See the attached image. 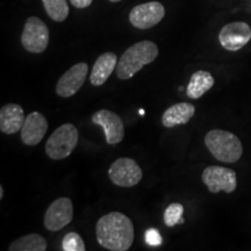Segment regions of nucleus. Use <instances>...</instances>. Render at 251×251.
Here are the masks:
<instances>
[{
	"label": "nucleus",
	"mask_w": 251,
	"mask_h": 251,
	"mask_svg": "<svg viewBox=\"0 0 251 251\" xmlns=\"http://www.w3.org/2000/svg\"><path fill=\"white\" fill-rule=\"evenodd\" d=\"M109 1H111V2H119V1H121V0H109Z\"/></svg>",
	"instance_id": "nucleus-26"
},
{
	"label": "nucleus",
	"mask_w": 251,
	"mask_h": 251,
	"mask_svg": "<svg viewBox=\"0 0 251 251\" xmlns=\"http://www.w3.org/2000/svg\"><path fill=\"white\" fill-rule=\"evenodd\" d=\"M93 0H70V2L76 8H86L92 4Z\"/></svg>",
	"instance_id": "nucleus-23"
},
{
	"label": "nucleus",
	"mask_w": 251,
	"mask_h": 251,
	"mask_svg": "<svg viewBox=\"0 0 251 251\" xmlns=\"http://www.w3.org/2000/svg\"><path fill=\"white\" fill-rule=\"evenodd\" d=\"M214 78L208 71L199 70L191 76L186 89V94L191 99H199L214 85Z\"/></svg>",
	"instance_id": "nucleus-17"
},
{
	"label": "nucleus",
	"mask_w": 251,
	"mask_h": 251,
	"mask_svg": "<svg viewBox=\"0 0 251 251\" xmlns=\"http://www.w3.org/2000/svg\"><path fill=\"white\" fill-rule=\"evenodd\" d=\"M118 58L114 52H105L100 55L94 63L90 75V81L93 86H101L113 74L118 65Z\"/></svg>",
	"instance_id": "nucleus-15"
},
{
	"label": "nucleus",
	"mask_w": 251,
	"mask_h": 251,
	"mask_svg": "<svg viewBox=\"0 0 251 251\" xmlns=\"http://www.w3.org/2000/svg\"><path fill=\"white\" fill-rule=\"evenodd\" d=\"M92 122L105 131V139L108 144L120 143L125 137L124 121L118 114L108 109H100L92 115Z\"/></svg>",
	"instance_id": "nucleus-12"
},
{
	"label": "nucleus",
	"mask_w": 251,
	"mask_h": 251,
	"mask_svg": "<svg viewBox=\"0 0 251 251\" xmlns=\"http://www.w3.org/2000/svg\"><path fill=\"white\" fill-rule=\"evenodd\" d=\"M48 130V121L46 117L39 112L30 113L26 117L21 129V141L26 146H37L43 140Z\"/></svg>",
	"instance_id": "nucleus-13"
},
{
	"label": "nucleus",
	"mask_w": 251,
	"mask_h": 251,
	"mask_svg": "<svg viewBox=\"0 0 251 251\" xmlns=\"http://www.w3.org/2000/svg\"><path fill=\"white\" fill-rule=\"evenodd\" d=\"M205 144L214 158L222 163H236L242 157L243 147L230 131L213 129L206 134Z\"/></svg>",
	"instance_id": "nucleus-3"
},
{
	"label": "nucleus",
	"mask_w": 251,
	"mask_h": 251,
	"mask_svg": "<svg viewBox=\"0 0 251 251\" xmlns=\"http://www.w3.org/2000/svg\"><path fill=\"white\" fill-rule=\"evenodd\" d=\"M109 179L120 187H133L142 179L143 174L134 159L122 157L111 165L108 170Z\"/></svg>",
	"instance_id": "nucleus-7"
},
{
	"label": "nucleus",
	"mask_w": 251,
	"mask_h": 251,
	"mask_svg": "<svg viewBox=\"0 0 251 251\" xmlns=\"http://www.w3.org/2000/svg\"><path fill=\"white\" fill-rule=\"evenodd\" d=\"M74 218V206L69 198H58L48 207L45 214V226L48 230H61L70 225Z\"/></svg>",
	"instance_id": "nucleus-10"
},
{
	"label": "nucleus",
	"mask_w": 251,
	"mask_h": 251,
	"mask_svg": "<svg viewBox=\"0 0 251 251\" xmlns=\"http://www.w3.org/2000/svg\"><path fill=\"white\" fill-rule=\"evenodd\" d=\"M4 198V187L0 186V199H2Z\"/></svg>",
	"instance_id": "nucleus-24"
},
{
	"label": "nucleus",
	"mask_w": 251,
	"mask_h": 251,
	"mask_svg": "<svg viewBox=\"0 0 251 251\" xmlns=\"http://www.w3.org/2000/svg\"><path fill=\"white\" fill-rule=\"evenodd\" d=\"M144 240L149 247H159L163 243L162 236L159 231L155 228H150L144 234Z\"/></svg>",
	"instance_id": "nucleus-22"
},
{
	"label": "nucleus",
	"mask_w": 251,
	"mask_h": 251,
	"mask_svg": "<svg viewBox=\"0 0 251 251\" xmlns=\"http://www.w3.org/2000/svg\"><path fill=\"white\" fill-rule=\"evenodd\" d=\"M78 140H79V133L76 126L72 124L59 126L47 141V155L54 161L67 158L77 147Z\"/></svg>",
	"instance_id": "nucleus-4"
},
{
	"label": "nucleus",
	"mask_w": 251,
	"mask_h": 251,
	"mask_svg": "<svg viewBox=\"0 0 251 251\" xmlns=\"http://www.w3.org/2000/svg\"><path fill=\"white\" fill-rule=\"evenodd\" d=\"M98 243L111 251H127L134 242V225L120 212H111L97 222Z\"/></svg>",
	"instance_id": "nucleus-1"
},
{
	"label": "nucleus",
	"mask_w": 251,
	"mask_h": 251,
	"mask_svg": "<svg viewBox=\"0 0 251 251\" xmlns=\"http://www.w3.org/2000/svg\"><path fill=\"white\" fill-rule=\"evenodd\" d=\"M184 207L181 203L175 202L168 206V208L164 212V222L168 227H175L176 225L184 224L183 219Z\"/></svg>",
	"instance_id": "nucleus-20"
},
{
	"label": "nucleus",
	"mask_w": 251,
	"mask_h": 251,
	"mask_svg": "<svg viewBox=\"0 0 251 251\" xmlns=\"http://www.w3.org/2000/svg\"><path fill=\"white\" fill-rule=\"evenodd\" d=\"M62 249L64 251H85V243L79 234L68 233L62 241Z\"/></svg>",
	"instance_id": "nucleus-21"
},
{
	"label": "nucleus",
	"mask_w": 251,
	"mask_h": 251,
	"mask_svg": "<svg viewBox=\"0 0 251 251\" xmlns=\"http://www.w3.org/2000/svg\"><path fill=\"white\" fill-rule=\"evenodd\" d=\"M47 14L56 23H63L69 15L67 0H42Z\"/></svg>",
	"instance_id": "nucleus-19"
},
{
	"label": "nucleus",
	"mask_w": 251,
	"mask_h": 251,
	"mask_svg": "<svg viewBox=\"0 0 251 251\" xmlns=\"http://www.w3.org/2000/svg\"><path fill=\"white\" fill-rule=\"evenodd\" d=\"M201 179L211 193H233L237 187V176L233 169L211 165L202 172Z\"/></svg>",
	"instance_id": "nucleus-6"
},
{
	"label": "nucleus",
	"mask_w": 251,
	"mask_h": 251,
	"mask_svg": "<svg viewBox=\"0 0 251 251\" xmlns=\"http://www.w3.org/2000/svg\"><path fill=\"white\" fill-rule=\"evenodd\" d=\"M26 120L24 108L18 103H7L0 109V130L1 133L12 135L23 129Z\"/></svg>",
	"instance_id": "nucleus-14"
},
{
	"label": "nucleus",
	"mask_w": 251,
	"mask_h": 251,
	"mask_svg": "<svg viewBox=\"0 0 251 251\" xmlns=\"http://www.w3.org/2000/svg\"><path fill=\"white\" fill-rule=\"evenodd\" d=\"M196 113V107L192 103L179 102L169 107L163 113L162 124L166 128H172L176 126L185 125L192 119Z\"/></svg>",
	"instance_id": "nucleus-16"
},
{
	"label": "nucleus",
	"mask_w": 251,
	"mask_h": 251,
	"mask_svg": "<svg viewBox=\"0 0 251 251\" xmlns=\"http://www.w3.org/2000/svg\"><path fill=\"white\" fill-rule=\"evenodd\" d=\"M165 8L161 2L150 1L135 6L129 13V21L137 29H149L163 20Z\"/></svg>",
	"instance_id": "nucleus-8"
},
{
	"label": "nucleus",
	"mask_w": 251,
	"mask_h": 251,
	"mask_svg": "<svg viewBox=\"0 0 251 251\" xmlns=\"http://www.w3.org/2000/svg\"><path fill=\"white\" fill-rule=\"evenodd\" d=\"M46 240L39 234H28L11 243L9 251H45Z\"/></svg>",
	"instance_id": "nucleus-18"
},
{
	"label": "nucleus",
	"mask_w": 251,
	"mask_h": 251,
	"mask_svg": "<svg viewBox=\"0 0 251 251\" xmlns=\"http://www.w3.org/2000/svg\"><path fill=\"white\" fill-rule=\"evenodd\" d=\"M21 43L27 51L33 54L45 51L49 43V29L47 25L36 17L28 18L21 34Z\"/></svg>",
	"instance_id": "nucleus-5"
},
{
	"label": "nucleus",
	"mask_w": 251,
	"mask_h": 251,
	"mask_svg": "<svg viewBox=\"0 0 251 251\" xmlns=\"http://www.w3.org/2000/svg\"><path fill=\"white\" fill-rule=\"evenodd\" d=\"M89 72L86 63L81 62L75 64L59 78L56 85V93L61 98H70L75 96L85 83Z\"/></svg>",
	"instance_id": "nucleus-11"
},
{
	"label": "nucleus",
	"mask_w": 251,
	"mask_h": 251,
	"mask_svg": "<svg viewBox=\"0 0 251 251\" xmlns=\"http://www.w3.org/2000/svg\"><path fill=\"white\" fill-rule=\"evenodd\" d=\"M158 56V47L151 41H141L129 47L122 54L117 65L119 79L127 80L134 77L144 65L152 63Z\"/></svg>",
	"instance_id": "nucleus-2"
},
{
	"label": "nucleus",
	"mask_w": 251,
	"mask_h": 251,
	"mask_svg": "<svg viewBox=\"0 0 251 251\" xmlns=\"http://www.w3.org/2000/svg\"><path fill=\"white\" fill-rule=\"evenodd\" d=\"M251 40V28L247 23L235 21L222 28L219 33L221 46L228 51H237Z\"/></svg>",
	"instance_id": "nucleus-9"
},
{
	"label": "nucleus",
	"mask_w": 251,
	"mask_h": 251,
	"mask_svg": "<svg viewBox=\"0 0 251 251\" xmlns=\"http://www.w3.org/2000/svg\"><path fill=\"white\" fill-rule=\"evenodd\" d=\"M139 113H140L141 115H144V114H146V111H144V109H140Z\"/></svg>",
	"instance_id": "nucleus-25"
}]
</instances>
